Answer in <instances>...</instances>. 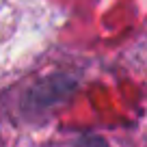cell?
<instances>
[{"mask_svg": "<svg viewBox=\"0 0 147 147\" xmlns=\"http://www.w3.org/2000/svg\"><path fill=\"white\" fill-rule=\"evenodd\" d=\"M80 147H108V143L102 136H84L80 141Z\"/></svg>", "mask_w": 147, "mask_h": 147, "instance_id": "1", "label": "cell"}]
</instances>
